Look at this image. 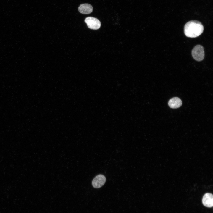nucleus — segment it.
Returning a JSON list of instances; mask_svg holds the SVG:
<instances>
[{
	"label": "nucleus",
	"instance_id": "obj_7",
	"mask_svg": "<svg viewBox=\"0 0 213 213\" xmlns=\"http://www.w3.org/2000/svg\"><path fill=\"white\" fill-rule=\"evenodd\" d=\"M182 104V101L179 98L177 97L170 99L168 102V105L170 107L173 109L180 107Z\"/></svg>",
	"mask_w": 213,
	"mask_h": 213
},
{
	"label": "nucleus",
	"instance_id": "obj_4",
	"mask_svg": "<svg viewBox=\"0 0 213 213\" xmlns=\"http://www.w3.org/2000/svg\"><path fill=\"white\" fill-rule=\"evenodd\" d=\"M106 181L105 176L103 175L100 174L96 176L92 180V184L93 187L95 188H99L102 187L105 183Z\"/></svg>",
	"mask_w": 213,
	"mask_h": 213
},
{
	"label": "nucleus",
	"instance_id": "obj_1",
	"mask_svg": "<svg viewBox=\"0 0 213 213\" xmlns=\"http://www.w3.org/2000/svg\"><path fill=\"white\" fill-rule=\"evenodd\" d=\"M204 30V26L200 22L195 20H191L185 25L184 33L188 37L195 38L201 35Z\"/></svg>",
	"mask_w": 213,
	"mask_h": 213
},
{
	"label": "nucleus",
	"instance_id": "obj_2",
	"mask_svg": "<svg viewBox=\"0 0 213 213\" xmlns=\"http://www.w3.org/2000/svg\"><path fill=\"white\" fill-rule=\"evenodd\" d=\"M191 53L193 59L197 61H201L204 58V49L201 45H198L195 46L192 49Z\"/></svg>",
	"mask_w": 213,
	"mask_h": 213
},
{
	"label": "nucleus",
	"instance_id": "obj_6",
	"mask_svg": "<svg viewBox=\"0 0 213 213\" xmlns=\"http://www.w3.org/2000/svg\"><path fill=\"white\" fill-rule=\"evenodd\" d=\"M79 11L84 14H90L93 11L92 6L88 4H83L80 5L78 8Z\"/></svg>",
	"mask_w": 213,
	"mask_h": 213
},
{
	"label": "nucleus",
	"instance_id": "obj_5",
	"mask_svg": "<svg viewBox=\"0 0 213 213\" xmlns=\"http://www.w3.org/2000/svg\"><path fill=\"white\" fill-rule=\"evenodd\" d=\"M202 202L206 207L210 208L213 206V196L212 194L207 193L203 196Z\"/></svg>",
	"mask_w": 213,
	"mask_h": 213
},
{
	"label": "nucleus",
	"instance_id": "obj_3",
	"mask_svg": "<svg viewBox=\"0 0 213 213\" xmlns=\"http://www.w3.org/2000/svg\"><path fill=\"white\" fill-rule=\"evenodd\" d=\"M88 27L90 29L97 30L99 28L101 25V22L97 19L91 17L86 18L85 20Z\"/></svg>",
	"mask_w": 213,
	"mask_h": 213
}]
</instances>
